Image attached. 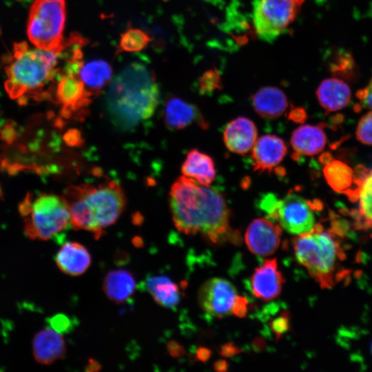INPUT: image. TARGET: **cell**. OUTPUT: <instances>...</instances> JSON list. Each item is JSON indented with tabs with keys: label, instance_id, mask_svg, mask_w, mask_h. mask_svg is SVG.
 <instances>
[{
	"label": "cell",
	"instance_id": "6da1fadb",
	"mask_svg": "<svg viewBox=\"0 0 372 372\" xmlns=\"http://www.w3.org/2000/svg\"><path fill=\"white\" fill-rule=\"evenodd\" d=\"M169 205L175 227L185 234L199 233L218 242L229 231V210L225 200L210 186L180 176L171 187Z\"/></svg>",
	"mask_w": 372,
	"mask_h": 372
},
{
	"label": "cell",
	"instance_id": "7a4b0ae2",
	"mask_svg": "<svg viewBox=\"0 0 372 372\" xmlns=\"http://www.w3.org/2000/svg\"><path fill=\"white\" fill-rule=\"evenodd\" d=\"M159 100V88L145 65H127L111 83L106 99L108 115L114 125L128 130L149 118Z\"/></svg>",
	"mask_w": 372,
	"mask_h": 372
},
{
	"label": "cell",
	"instance_id": "3957f363",
	"mask_svg": "<svg viewBox=\"0 0 372 372\" xmlns=\"http://www.w3.org/2000/svg\"><path fill=\"white\" fill-rule=\"evenodd\" d=\"M63 198L70 211V226L92 232L96 239L114 223L125 206L121 187L114 181L92 185H70Z\"/></svg>",
	"mask_w": 372,
	"mask_h": 372
},
{
	"label": "cell",
	"instance_id": "277c9868",
	"mask_svg": "<svg viewBox=\"0 0 372 372\" xmlns=\"http://www.w3.org/2000/svg\"><path fill=\"white\" fill-rule=\"evenodd\" d=\"M61 53L32 48L26 41L14 43L3 59L5 88L9 96L24 101L27 95L42 96L44 88L59 72Z\"/></svg>",
	"mask_w": 372,
	"mask_h": 372
},
{
	"label": "cell",
	"instance_id": "5b68a950",
	"mask_svg": "<svg viewBox=\"0 0 372 372\" xmlns=\"http://www.w3.org/2000/svg\"><path fill=\"white\" fill-rule=\"evenodd\" d=\"M292 247L298 262L322 289H330L340 278V264L345 254L339 234L316 224L313 228L293 238Z\"/></svg>",
	"mask_w": 372,
	"mask_h": 372
},
{
	"label": "cell",
	"instance_id": "8992f818",
	"mask_svg": "<svg viewBox=\"0 0 372 372\" xmlns=\"http://www.w3.org/2000/svg\"><path fill=\"white\" fill-rule=\"evenodd\" d=\"M65 0H34L30 6L27 34L37 48L61 53L66 9Z\"/></svg>",
	"mask_w": 372,
	"mask_h": 372
},
{
	"label": "cell",
	"instance_id": "52a82bcc",
	"mask_svg": "<svg viewBox=\"0 0 372 372\" xmlns=\"http://www.w3.org/2000/svg\"><path fill=\"white\" fill-rule=\"evenodd\" d=\"M28 215L25 231L32 240L58 238V234L70 226L69 208L63 196L40 195L31 202Z\"/></svg>",
	"mask_w": 372,
	"mask_h": 372
},
{
	"label": "cell",
	"instance_id": "ba28073f",
	"mask_svg": "<svg viewBox=\"0 0 372 372\" xmlns=\"http://www.w3.org/2000/svg\"><path fill=\"white\" fill-rule=\"evenodd\" d=\"M305 0H254L252 19L257 35L271 42L296 19Z\"/></svg>",
	"mask_w": 372,
	"mask_h": 372
},
{
	"label": "cell",
	"instance_id": "9c48e42d",
	"mask_svg": "<svg viewBox=\"0 0 372 372\" xmlns=\"http://www.w3.org/2000/svg\"><path fill=\"white\" fill-rule=\"evenodd\" d=\"M269 220L276 221L282 229L298 236L311 231L316 225L313 207L295 193H289L279 199Z\"/></svg>",
	"mask_w": 372,
	"mask_h": 372
},
{
	"label": "cell",
	"instance_id": "30bf717a",
	"mask_svg": "<svg viewBox=\"0 0 372 372\" xmlns=\"http://www.w3.org/2000/svg\"><path fill=\"white\" fill-rule=\"evenodd\" d=\"M238 296L234 286L223 278H211L206 281L198 292L201 309L208 315L223 318L232 313Z\"/></svg>",
	"mask_w": 372,
	"mask_h": 372
},
{
	"label": "cell",
	"instance_id": "8fae6325",
	"mask_svg": "<svg viewBox=\"0 0 372 372\" xmlns=\"http://www.w3.org/2000/svg\"><path fill=\"white\" fill-rule=\"evenodd\" d=\"M282 227L267 218H257L248 226L245 240L251 252L258 256L273 254L280 243Z\"/></svg>",
	"mask_w": 372,
	"mask_h": 372
},
{
	"label": "cell",
	"instance_id": "7c38bea8",
	"mask_svg": "<svg viewBox=\"0 0 372 372\" xmlns=\"http://www.w3.org/2000/svg\"><path fill=\"white\" fill-rule=\"evenodd\" d=\"M285 280L278 269L276 258L265 260L256 268L251 278L253 294L258 298L269 301L278 297Z\"/></svg>",
	"mask_w": 372,
	"mask_h": 372
},
{
	"label": "cell",
	"instance_id": "4fadbf2b",
	"mask_svg": "<svg viewBox=\"0 0 372 372\" xmlns=\"http://www.w3.org/2000/svg\"><path fill=\"white\" fill-rule=\"evenodd\" d=\"M287 152V145L280 137L272 134L260 137L251 149L254 171L271 172L280 163Z\"/></svg>",
	"mask_w": 372,
	"mask_h": 372
},
{
	"label": "cell",
	"instance_id": "5bb4252c",
	"mask_svg": "<svg viewBox=\"0 0 372 372\" xmlns=\"http://www.w3.org/2000/svg\"><path fill=\"white\" fill-rule=\"evenodd\" d=\"M56 96L62 105L63 115L69 116L85 107L91 101L92 95L86 90L78 75L63 74L57 83Z\"/></svg>",
	"mask_w": 372,
	"mask_h": 372
},
{
	"label": "cell",
	"instance_id": "9a60e30c",
	"mask_svg": "<svg viewBox=\"0 0 372 372\" xmlns=\"http://www.w3.org/2000/svg\"><path fill=\"white\" fill-rule=\"evenodd\" d=\"M258 132L254 123L240 116L231 121L223 132V141L231 152L245 155L251 151L257 141Z\"/></svg>",
	"mask_w": 372,
	"mask_h": 372
},
{
	"label": "cell",
	"instance_id": "2e32d148",
	"mask_svg": "<svg viewBox=\"0 0 372 372\" xmlns=\"http://www.w3.org/2000/svg\"><path fill=\"white\" fill-rule=\"evenodd\" d=\"M164 119L167 126L172 130H182L192 124L203 130L209 126L196 105L177 97H172L166 102Z\"/></svg>",
	"mask_w": 372,
	"mask_h": 372
},
{
	"label": "cell",
	"instance_id": "e0dca14e",
	"mask_svg": "<svg viewBox=\"0 0 372 372\" xmlns=\"http://www.w3.org/2000/svg\"><path fill=\"white\" fill-rule=\"evenodd\" d=\"M65 341L61 333L51 327L38 332L32 341V352L36 361L50 364L61 359L65 354Z\"/></svg>",
	"mask_w": 372,
	"mask_h": 372
},
{
	"label": "cell",
	"instance_id": "ac0fdd59",
	"mask_svg": "<svg viewBox=\"0 0 372 372\" xmlns=\"http://www.w3.org/2000/svg\"><path fill=\"white\" fill-rule=\"evenodd\" d=\"M55 262L62 272L76 276L88 269L91 264V256L83 245L76 242H67L57 252Z\"/></svg>",
	"mask_w": 372,
	"mask_h": 372
},
{
	"label": "cell",
	"instance_id": "d6986e66",
	"mask_svg": "<svg viewBox=\"0 0 372 372\" xmlns=\"http://www.w3.org/2000/svg\"><path fill=\"white\" fill-rule=\"evenodd\" d=\"M316 95L319 103L326 111L335 112L348 105L351 92L345 81L337 77H331L320 83Z\"/></svg>",
	"mask_w": 372,
	"mask_h": 372
},
{
	"label": "cell",
	"instance_id": "ffe728a7",
	"mask_svg": "<svg viewBox=\"0 0 372 372\" xmlns=\"http://www.w3.org/2000/svg\"><path fill=\"white\" fill-rule=\"evenodd\" d=\"M256 112L262 118H275L281 116L288 107L285 93L276 87H264L251 96Z\"/></svg>",
	"mask_w": 372,
	"mask_h": 372
},
{
	"label": "cell",
	"instance_id": "44dd1931",
	"mask_svg": "<svg viewBox=\"0 0 372 372\" xmlns=\"http://www.w3.org/2000/svg\"><path fill=\"white\" fill-rule=\"evenodd\" d=\"M181 172L183 176L208 187L214 180L216 173L212 158L197 149H193L187 153Z\"/></svg>",
	"mask_w": 372,
	"mask_h": 372
},
{
	"label": "cell",
	"instance_id": "7402d4cb",
	"mask_svg": "<svg viewBox=\"0 0 372 372\" xmlns=\"http://www.w3.org/2000/svg\"><path fill=\"white\" fill-rule=\"evenodd\" d=\"M327 138L318 125H304L296 129L291 137L294 152L300 155L313 156L322 151Z\"/></svg>",
	"mask_w": 372,
	"mask_h": 372
},
{
	"label": "cell",
	"instance_id": "603a6c76",
	"mask_svg": "<svg viewBox=\"0 0 372 372\" xmlns=\"http://www.w3.org/2000/svg\"><path fill=\"white\" fill-rule=\"evenodd\" d=\"M355 177V196L358 208L355 217L357 225L362 229H372V170L360 172Z\"/></svg>",
	"mask_w": 372,
	"mask_h": 372
},
{
	"label": "cell",
	"instance_id": "cb8c5ba5",
	"mask_svg": "<svg viewBox=\"0 0 372 372\" xmlns=\"http://www.w3.org/2000/svg\"><path fill=\"white\" fill-rule=\"evenodd\" d=\"M136 287L133 274L125 269L112 270L107 273L103 289L107 298L116 303H123L133 295Z\"/></svg>",
	"mask_w": 372,
	"mask_h": 372
},
{
	"label": "cell",
	"instance_id": "d4e9b609",
	"mask_svg": "<svg viewBox=\"0 0 372 372\" xmlns=\"http://www.w3.org/2000/svg\"><path fill=\"white\" fill-rule=\"evenodd\" d=\"M144 289L161 306L174 308L180 298L179 286L165 276H150L144 283Z\"/></svg>",
	"mask_w": 372,
	"mask_h": 372
},
{
	"label": "cell",
	"instance_id": "484cf974",
	"mask_svg": "<svg viewBox=\"0 0 372 372\" xmlns=\"http://www.w3.org/2000/svg\"><path fill=\"white\" fill-rule=\"evenodd\" d=\"M78 76L84 83L86 90L94 96L110 81L112 69L105 61L95 59L83 63Z\"/></svg>",
	"mask_w": 372,
	"mask_h": 372
},
{
	"label": "cell",
	"instance_id": "4316f807",
	"mask_svg": "<svg viewBox=\"0 0 372 372\" xmlns=\"http://www.w3.org/2000/svg\"><path fill=\"white\" fill-rule=\"evenodd\" d=\"M323 173L327 183L336 192H349L355 184V174L350 167L341 161H333L327 163Z\"/></svg>",
	"mask_w": 372,
	"mask_h": 372
},
{
	"label": "cell",
	"instance_id": "83f0119b",
	"mask_svg": "<svg viewBox=\"0 0 372 372\" xmlns=\"http://www.w3.org/2000/svg\"><path fill=\"white\" fill-rule=\"evenodd\" d=\"M151 38L143 30L129 28L120 38L118 52H138L144 49L150 42Z\"/></svg>",
	"mask_w": 372,
	"mask_h": 372
},
{
	"label": "cell",
	"instance_id": "f1b7e54d",
	"mask_svg": "<svg viewBox=\"0 0 372 372\" xmlns=\"http://www.w3.org/2000/svg\"><path fill=\"white\" fill-rule=\"evenodd\" d=\"M221 87V79L216 68L206 71L198 81V91L202 94H210Z\"/></svg>",
	"mask_w": 372,
	"mask_h": 372
},
{
	"label": "cell",
	"instance_id": "f546056e",
	"mask_svg": "<svg viewBox=\"0 0 372 372\" xmlns=\"http://www.w3.org/2000/svg\"><path fill=\"white\" fill-rule=\"evenodd\" d=\"M355 135L362 143L372 145V111L361 118L356 127Z\"/></svg>",
	"mask_w": 372,
	"mask_h": 372
},
{
	"label": "cell",
	"instance_id": "4dcf8cb0",
	"mask_svg": "<svg viewBox=\"0 0 372 372\" xmlns=\"http://www.w3.org/2000/svg\"><path fill=\"white\" fill-rule=\"evenodd\" d=\"M48 322L51 328L61 334L69 332L72 328V322L63 314H57L48 318Z\"/></svg>",
	"mask_w": 372,
	"mask_h": 372
},
{
	"label": "cell",
	"instance_id": "1f68e13d",
	"mask_svg": "<svg viewBox=\"0 0 372 372\" xmlns=\"http://www.w3.org/2000/svg\"><path fill=\"white\" fill-rule=\"evenodd\" d=\"M356 95L363 106L372 109V76L367 85L358 91Z\"/></svg>",
	"mask_w": 372,
	"mask_h": 372
},
{
	"label": "cell",
	"instance_id": "d6a6232c",
	"mask_svg": "<svg viewBox=\"0 0 372 372\" xmlns=\"http://www.w3.org/2000/svg\"><path fill=\"white\" fill-rule=\"evenodd\" d=\"M340 59H338L336 62L335 63H333L331 65V70L335 73H345L344 69L346 70L347 72L350 71L351 70H353V60L349 56H345L339 57Z\"/></svg>",
	"mask_w": 372,
	"mask_h": 372
},
{
	"label": "cell",
	"instance_id": "836d02e7",
	"mask_svg": "<svg viewBox=\"0 0 372 372\" xmlns=\"http://www.w3.org/2000/svg\"><path fill=\"white\" fill-rule=\"evenodd\" d=\"M289 327L288 315L281 316L272 323L271 328L277 336H280L288 330Z\"/></svg>",
	"mask_w": 372,
	"mask_h": 372
},
{
	"label": "cell",
	"instance_id": "e575fe53",
	"mask_svg": "<svg viewBox=\"0 0 372 372\" xmlns=\"http://www.w3.org/2000/svg\"><path fill=\"white\" fill-rule=\"evenodd\" d=\"M247 304L245 297L238 296L233 307L232 313L238 317H245L247 311Z\"/></svg>",
	"mask_w": 372,
	"mask_h": 372
},
{
	"label": "cell",
	"instance_id": "d590c367",
	"mask_svg": "<svg viewBox=\"0 0 372 372\" xmlns=\"http://www.w3.org/2000/svg\"><path fill=\"white\" fill-rule=\"evenodd\" d=\"M168 351L174 357L182 355L184 351L183 347L175 342H170L168 344Z\"/></svg>",
	"mask_w": 372,
	"mask_h": 372
},
{
	"label": "cell",
	"instance_id": "8d00e7d4",
	"mask_svg": "<svg viewBox=\"0 0 372 372\" xmlns=\"http://www.w3.org/2000/svg\"><path fill=\"white\" fill-rule=\"evenodd\" d=\"M304 111L301 108H294L290 112V118L294 121H302V119H304L305 114Z\"/></svg>",
	"mask_w": 372,
	"mask_h": 372
},
{
	"label": "cell",
	"instance_id": "74e56055",
	"mask_svg": "<svg viewBox=\"0 0 372 372\" xmlns=\"http://www.w3.org/2000/svg\"><path fill=\"white\" fill-rule=\"evenodd\" d=\"M210 355V352L209 350L205 349H201L198 351L197 356L201 360H207Z\"/></svg>",
	"mask_w": 372,
	"mask_h": 372
},
{
	"label": "cell",
	"instance_id": "f35d334b",
	"mask_svg": "<svg viewBox=\"0 0 372 372\" xmlns=\"http://www.w3.org/2000/svg\"><path fill=\"white\" fill-rule=\"evenodd\" d=\"M101 368V366L100 364H99V363L95 361V360H93L92 359H91L90 361H89V364L87 365V371H97L99 370V369Z\"/></svg>",
	"mask_w": 372,
	"mask_h": 372
},
{
	"label": "cell",
	"instance_id": "ab89813d",
	"mask_svg": "<svg viewBox=\"0 0 372 372\" xmlns=\"http://www.w3.org/2000/svg\"><path fill=\"white\" fill-rule=\"evenodd\" d=\"M235 351H236L235 347L231 344L225 346L223 349V354L226 355H231V353L234 354L235 353Z\"/></svg>",
	"mask_w": 372,
	"mask_h": 372
},
{
	"label": "cell",
	"instance_id": "60d3db41",
	"mask_svg": "<svg viewBox=\"0 0 372 372\" xmlns=\"http://www.w3.org/2000/svg\"><path fill=\"white\" fill-rule=\"evenodd\" d=\"M215 367L218 371H223L225 370L224 368H227V364L225 362H218L216 363Z\"/></svg>",
	"mask_w": 372,
	"mask_h": 372
},
{
	"label": "cell",
	"instance_id": "b9f144b4",
	"mask_svg": "<svg viewBox=\"0 0 372 372\" xmlns=\"http://www.w3.org/2000/svg\"><path fill=\"white\" fill-rule=\"evenodd\" d=\"M0 34H1V30H0Z\"/></svg>",
	"mask_w": 372,
	"mask_h": 372
}]
</instances>
